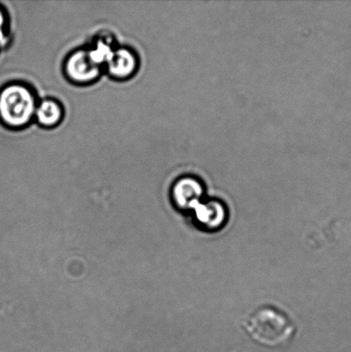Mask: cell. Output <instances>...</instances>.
I'll use <instances>...</instances> for the list:
<instances>
[{"label":"cell","mask_w":351,"mask_h":352,"mask_svg":"<svg viewBox=\"0 0 351 352\" xmlns=\"http://www.w3.org/2000/svg\"><path fill=\"white\" fill-rule=\"evenodd\" d=\"M139 67V60L135 53L128 47H118L113 51L105 69L112 78L126 79L132 77Z\"/></svg>","instance_id":"8992f818"},{"label":"cell","mask_w":351,"mask_h":352,"mask_svg":"<svg viewBox=\"0 0 351 352\" xmlns=\"http://www.w3.org/2000/svg\"><path fill=\"white\" fill-rule=\"evenodd\" d=\"M113 51L115 50H113L111 45L105 40H99L96 41L94 47L89 48L88 53L91 60L103 69L112 56Z\"/></svg>","instance_id":"ba28073f"},{"label":"cell","mask_w":351,"mask_h":352,"mask_svg":"<svg viewBox=\"0 0 351 352\" xmlns=\"http://www.w3.org/2000/svg\"><path fill=\"white\" fill-rule=\"evenodd\" d=\"M194 212L199 226L209 231H213L225 226L228 210L221 200L205 199L195 207Z\"/></svg>","instance_id":"5b68a950"},{"label":"cell","mask_w":351,"mask_h":352,"mask_svg":"<svg viewBox=\"0 0 351 352\" xmlns=\"http://www.w3.org/2000/svg\"><path fill=\"white\" fill-rule=\"evenodd\" d=\"M205 182L198 175L188 174L175 179L170 188V199L181 212L194 210L205 199Z\"/></svg>","instance_id":"3957f363"},{"label":"cell","mask_w":351,"mask_h":352,"mask_svg":"<svg viewBox=\"0 0 351 352\" xmlns=\"http://www.w3.org/2000/svg\"><path fill=\"white\" fill-rule=\"evenodd\" d=\"M65 72L75 84L89 85L98 80L102 68L91 60L88 50H78L72 52L65 60Z\"/></svg>","instance_id":"277c9868"},{"label":"cell","mask_w":351,"mask_h":352,"mask_svg":"<svg viewBox=\"0 0 351 352\" xmlns=\"http://www.w3.org/2000/svg\"><path fill=\"white\" fill-rule=\"evenodd\" d=\"M8 15L5 10L0 6V46L7 43V37H8Z\"/></svg>","instance_id":"9c48e42d"},{"label":"cell","mask_w":351,"mask_h":352,"mask_svg":"<svg viewBox=\"0 0 351 352\" xmlns=\"http://www.w3.org/2000/svg\"><path fill=\"white\" fill-rule=\"evenodd\" d=\"M38 103L29 85L10 82L0 89V122L9 129H24L34 120Z\"/></svg>","instance_id":"7a4b0ae2"},{"label":"cell","mask_w":351,"mask_h":352,"mask_svg":"<svg viewBox=\"0 0 351 352\" xmlns=\"http://www.w3.org/2000/svg\"><path fill=\"white\" fill-rule=\"evenodd\" d=\"M64 109L60 102L54 99H44L38 103L34 120L40 126L52 129L63 120Z\"/></svg>","instance_id":"52a82bcc"},{"label":"cell","mask_w":351,"mask_h":352,"mask_svg":"<svg viewBox=\"0 0 351 352\" xmlns=\"http://www.w3.org/2000/svg\"><path fill=\"white\" fill-rule=\"evenodd\" d=\"M249 336L257 343L268 347L283 346L293 338V322L281 310L262 307L254 310L243 324Z\"/></svg>","instance_id":"6da1fadb"}]
</instances>
